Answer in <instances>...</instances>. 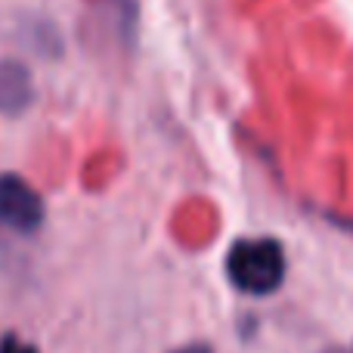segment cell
Segmentation results:
<instances>
[{
	"mask_svg": "<svg viewBox=\"0 0 353 353\" xmlns=\"http://www.w3.org/2000/svg\"><path fill=\"white\" fill-rule=\"evenodd\" d=\"M226 279L245 294H273L285 279V251L276 239H239L226 251Z\"/></svg>",
	"mask_w": 353,
	"mask_h": 353,
	"instance_id": "cell-1",
	"label": "cell"
},
{
	"mask_svg": "<svg viewBox=\"0 0 353 353\" xmlns=\"http://www.w3.org/2000/svg\"><path fill=\"white\" fill-rule=\"evenodd\" d=\"M0 220L19 232H34L43 223L41 195L16 174L0 176Z\"/></svg>",
	"mask_w": 353,
	"mask_h": 353,
	"instance_id": "cell-2",
	"label": "cell"
},
{
	"mask_svg": "<svg viewBox=\"0 0 353 353\" xmlns=\"http://www.w3.org/2000/svg\"><path fill=\"white\" fill-rule=\"evenodd\" d=\"M34 87H31L28 68L12 59L0 62V115H19L28 109Z\"/></svg>",
	"mask_w": 353,
	"mask_h": 353,
	"instance_id": "cell-3",
	"label": "cell"
},
{
	"mask_svg": "<svg viewBox=\"0 0 353 353\" xmlns=\"http://www.w3.org/2000/svg\"><path fill=\"white\" fill-rule=\"evenodd\" d=\"M0 353H37L31 344H25V341H19V338H3L0 341Z\"/></svg>",
	"mask_w": 353,
	"mask_h": 353,
	"instance_id": "cell-4",
	"label": "cell"
},
{
	"mask_svg": "<svg viewBox=\"0 0 353 353\" xmlns=\"http://www.w3.org/2000/svg\"><path fill=\"white\" fill-rule=\"evenodd\" d=\"M174 353H214L208 344H189V347H180V350H174Z\"/></svg>",
	"mask_w": 353,
	"mask_h": 353,
	"instance_id": "cell-5",
	"label": "cell"
}]
</instances>
